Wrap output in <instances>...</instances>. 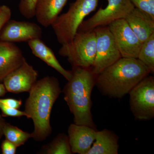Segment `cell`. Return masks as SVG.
Returning a JSON list of instances; mask_svg holds the SVG:
<instances>
[{
  "mask_svg": "<svg viewBox=\"0 0 154 154\" xmlns=\"http://www.w3.org/2000/svg\"><path fill=\"white\" fill-rule=\"evenodd\" d=\"M3 117L0 114V140L2 137L3 135H4L3 130H4L5 124L6 122L5 119L3 118Z\"/></svg>",
  "mask_w": 154,
  "mask_h": 154,
  "instance_id": "cell-27",
  "label": "cell"
},
{
  "mask_svg": "<svg viewBox=\"0 0 154 154\" xmlns=\"http://www.w3.org/2000/svg\"><path fill=\"white\" fill-rule=\"evenodd\" d=\"M71 72V78L63 92L64 100L74 116V123L96 129L91 113V94L96 85V75L91 69L79 67H72Z\"/></svg>",
  "mask_w": 154,
  "mask_h": 154,
  "instance_id": "cell-3",
  "label": "cell"
},
{
  "mask_svg": "<svg viewBox=\"0 0 154 154\" xmlns=\"http://www.w3.org/2000/svg\"><path fill=\"white\" fill-rule=\"evenodd\" d=\"M118 142V137L110 131H97L95 140L87 154H117Z\"/></svg>",
  "mask_w": 154,
  "mask_h": 154,
  "instance_id": "cell-17",
  "label": "cell"
},
{
  "mask_svg": "<svg viewBox=\"0 0 154 154\" xmlns=\"http://www.w3.org/2000/svg\"><path fill=\"white\" fill-rule=\"evenodd\" d=\"M17 147L13 143L7 139L3 140L1 146L3 154H15Z\"/></svg>",
  "mask_w": 154,
  "mask_h": 154,
  "instance_id": "cell-25",
  "label": "cell"
},
{
  "mask_svg": "<svg viewBox=\"0 0 154 154\" xmlns=\"http://www.w3.org/2000/svg\"><path fill=\"white\" fill-rule=\"evenodd\" d=\"M124 19L142 43L154 33V19L137 8L134 7Z\"/></svg>",
  "mask_w": 154,
  "mask_h": 154,
  "instance_id": "cell-14",
  "label": "cell"
},
{
  "mask_svg": "<svg viewBox=\"0 0 154 154\" xmlns=\"http://www.w3.org/2000/svg\"><path fill=\"white\" fill-rule=\"evenodd\" d=\"M0 102L8 107L18 109L22 105L21 100L13 99H0Z\"/></svg>",
  "mask_w": 154,
  "mask_h": 154,
  "instance_id": "cell-26",
  "label": "cell"
},
{
  "mask_svg": "<svg viewBox=\"0 0 154 154\" xmlns=\"http://www.w3.org/2000/svg\"><path fill=\"white\" fill-rule=\"evenodd\" d=\"M33 55L44 61L48 65L54 69L67 81L72 77L71 71L67 70L61 65L53 51L40 38L30 40L28 42Z\"/></svg>",
  "mask_w": 154,
  "mask_h": 154,
  "instance_id": "cell-16",
  "label": "cell"
},
{
  "mask_svg": "<svg viewBox=\"0 0 154 154\" xmlns=\"http://www.w3.org/2000/svg\"><path fill=\"white\" fill-rule=\"evenodd\" d=\"M130 95L131 110L139 120H150L154 117V78L147 76L133 88Z\"/></svg>",
  "mask_w": 154,
  "mask_h": 154,
  "instance_id": "cell-7",
  "label": "cell"
},
{
  "mask_svg": "<svg viewBox=\"0 0 154 154\" xmlns=\"http://www.w3.org/2000/svg\"><path fill=\"white\" fill-rule=\"evenodd\" d=\"M7 92V90L4 84L0 83V97L5 96Z\"/></svg>",
  "mask_w": 154,
  "mask_h": 154,
  "instance_id": "cell-28",
  "label": "cell"
},
{
  "mask_svg": "<svg viewBox=\"0 0 154 154\" xmlns=\"http://www.w3.org/2000/svg\"><path fill=\"white\" fill-rule=\"evenodd\" d=\"M137 59L147 67L150 73H154V33L144 41Z\"/></svg>",
  "mask_w": 154,
  "mask_h": 154,
  "instance_id": "cell-19",
  "label": "cell"
},
{
  "mask_svg": "<svg viewBox=\"0 0 154 154\" xmlns=\"http://www.w3.org/2000/svg\"><path fill=\"white\" fill-rule=\"evenodd\" d=\"M107 2L105 8H100L94 16L83 21L77 31L87 32L97 27L108 26L113 21L125 19L134 8L130 0H107Z\"/></svg>",
  "mask_w": 154,
  "mask_h": 154,
  "instance_id": "cell-8",
  "label": "cell"
},
{
  "mask_svg": "<svg viewBox=\"0 0 154 154\" xmlns=\"http://www.w3.org/2000/svg\"><path fill=\"white\" fill-rule=\"evenodd\" d=\"M29 93L25 111L27 118L31 119L34 124L32 138L36 141H42L52 132L51 114L61 89L56 78L47 76L36 81Z\"/></svg>",
  "mask_w": 154,
  "mask_h": 154,
  "instance_id": "cell-1",
  "label": "cell"
},
{
  "mask_svg": "<svg viewBox=\"0 0 154 154\" xmlns=\"http://www.w3.org/2000/svg\"><path fill=\"white\" fill-rule=\"evenodd\" d=\"M37 1L38 0H20L19 9L21 15L27 19L35 17Z\"/></svg>",
  "mask_w": 154,
  "mask_h": 154,
  "instance_id": "cell-21",
  "label": "cell"
},
{
  "mask_svg": "<svg viewBox=\"0 0 154 154\" xmlns=\"http://www.w3.org/2000/svg\"><path fill=\"white\" fill-rule=\"evenodd\" d=\"M25 60L22 50L16 45L0 41V82Z\"/></svg>",
  "mask_w": 154,
  "mask_h": 154,
  "instance_id": "cell-13",
  "label": "cell"
},
{
  "mask_svg": "<svg viewBox=\"0 0 154 154\" xmlns=\"http://www.w3.org/2000/svg\"><path fill=\"white\" fill-rule=\"evenodd\" d=\"M96 53V35L94 30L77 31L72 40L59 50L61 56L66 57L72 67L91 69Z\"/></svg>",
  "mask_w": 154,
  "mask_h": 154,
  "instance_id": "cell-5",
  "label": "cell"
},
{
  "mask_svg": "<svg viewBox=\"0 0 154 154\" xmlns=\"http://www.w3.org/2000/svg\"><path fill=\"white\" fill-rule=\"evenodd\" d=\"M0 109L2 113L3 116H12V117H20L25 116L28 117L25 111L19 110L18 109L12 108L6 106L0 102Z\"/></svg>",
  "mask_w": 154,
  "mask_h": 154,
  "instance_id": "cell-23",
  "label": "cell"
},
{
  "mask_svg": "<svg viewBox=\"0 0 154 154\" xmlns=\"http://www.w3.org/2000/svg\"><path fill=\"white\" fill-rule=\"evenodd\" d=\"M68 0H38L35 17L45 28L51 26L59 16Z\"/></svg>",
  "mask_w": 154,
  "mask_h": 154,
  "instance_id": "cell-15",
  "label": "cell"
},
{
  "mask_svg": "<svg viewBox=\"0 0 154 154\" xmlns=\"http://www.w3.org/2000/svg\"><path fill=\"white\" fill-rule=\"evenodd\" d=\"M40 152L41 153L46 154L72 153L68 136L64 134L58 135L50 143L43 146Z\"/></svg>",
  "mask_w": 154,
  "mask_h": 154,
  "instance_id": "cell-18",
  "label": "cell"
},
{
  "mask_svg": "<svg viewBox=\"0 0 154 154\" xmlns=\"http://www.w3.org/2000/svg\"><path fill=\"white\" fill-rule=\"evenodd\" d=\"M42 30L34 22L9 20L0 33V41L15 43L41 38Z\"/></svg>",
  "mask_w": 154,
  "mask_h": 154,
  "instance_id": "cell-10",
  "label": "cell"
},
{
  "mask_svg": "<svg viewBox=\"0 0 154 154\" xmlns=\"http://www.w3.org/2000/svg\"><path fill=\"white\" fill-rule=\"evenodd\" d=\"M135 8L149 14L154 19V0H130Z\"/></svg>",
  "mask_w": 154,
  "mask_h": 154,
  "instance_id": "cell-22",
  "label": "cell"
},
{
  "mask_svg": "<svg viewBox=\"0 0 154 154\" xmlns=\"http://www.w3.org/2000/svg\"><path fill=\"white\" fill-rule=\"evenodd\" d=\"M3 133L6 139L13 143L17 147L25 144L30 138L32 137V134L23 131L7 122L4 126Z\"/></svg>",
  "mask_w": 154,
  "mask_h": 154,
  "instance_id": "cell-20",
  "label": "cell"
},
{
  "mask_svg": "<svg viewBox=\"0 0 154 154\" xmlns=\"http://www.w3.org/2000/svg\"><path fill=\"white\" fill-rule=\"evenodd\" d=\"M99 0H76L68 11L59 15L51 25L59 43L70 42L84 19L96 10Z\"/></svg>",
  "mask_w": 154,
  "mask_h": 154,
  "instance_id": "cell-4",
  "label": "cell"
},
{
  "mask_svg": "<svg viewBox=\"0 0 154 154\" xmlns=\"http://www.w3.org/2000/svg\"><path fill=\"white\" fill-rule=\"evenodd\" d=\"M96 132V129L89 126L71 124L68 136L72 153L87 154L95 140Z\"/></svg>",
  "mask_w": 154,
  "mask_h": 154,
  "instance_id": "cell-12",
  "label": "cell"
},
{
  "mask_svg": "<svg viewBox=\"0 0 154 154\" xmlns=\"http://www.w3.org/2000/svg\"><path fill=\"white\" fill-rule=\"evenodd\" d=\"M150 73L137 58L121 57L96 75V85L105 95L122 98Z\"/></svg>",
  "mask_w": 154,
  "mask_h": 154,
  "instance_id": "cell-2",
  "label": "cell"
},
{
  "mask_svg": "<svg viewBox=\"0 0 154 154\" xmlns=\"http://www.w3.org/2000/svg\"><path fill=\"white\" fill-rule=\"evenodd\" d=\"M38 72L26 60L3 80L7 92L14 94L29 92L37 81Z\"/></svg>",
  "mask_w": 154,
  "mask_h": 154,
  "instance_id": "cell-11",
  "label": "cell"
},
{
  "mask_svg": "<svg viewBox=\"0 0 154 154\" xmlns=\"http://www.w3.org/2000/svg\"><path fill=\"white\" fill-rule=\"evenodd\" d=\"M94 30L96 35V53L91 70L97 75L122 56L108 26L97 27Z\"/></svg>",
  "mask_w": 154,
  "mask_h": 154,
  "instance_id": "cell-6",
  "label": "cell"
},
{
  "mask_svg": "<svg viewBox=\"0 0 154 154\" xmlns=\"http://www.w3.org/2000/svg\"><path fill=\"white\" fill-rule=\"evenodd\" d=\"M12 11L8 6H0V33L7 22L11 19Z\"/></svg>",
  "mask_w": 154,
  "mask_h": 154,
  "instance_id": "cell-24",
  "label": "cell"
},
{
  "mask_svg": "<svg viewBox=\"0 0 154 154\" xmlns=\"http://www.w3.org/2000/svg\"><path fill=\"white\" fill-rule=\"evenodd\" d=\"M122 57L137 58L142 42L124 19L108 25Z\"/></svg>",
  "mask_w": 154,
  "mask_h": 154,
  "instance_id": "cell-9",
  "label": "cell"
}]
</instances>
